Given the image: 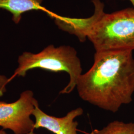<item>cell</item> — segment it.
<instances>
[{
  "label": "cell",
  "mask_w": 134,
  "mask_h": 134,
  "mask_svg": "<svg viewBox=\"0 0 134 134\" xmlns=\"http://www.w3.org/2000/svg\"><path fill=\"white\" fill-rule=\"evenodd\" d=\"M94 7L92 15L84 19L72 18L63 16L53 13L51 16L55 20L58 27L69 34L76 36L80 41L85 42L91 29V27L104 13V4L100 0H91Z\"/></svg>",
  "instance_id": "obj_6"
},
{
  "label": "cell",
  "mask_w": 134,
  "mask_h": 134,
  "mask_svg": "<svg viewBox=\"0 0 134 134\" xmlns=\"http://www.w3.org/2000/svg\"><path fill=\"white\" fill-rule=\"evenodd\" d=\"M18 62V67L9 78V83L15 77H25L27 72L34 69L66 72L70 76V81L60 94H69L74 91L82 71L76 50L69 45L55 47L51 44L38 53L24 52L19 56Z\"/></svg>",
  "instance_id": "obj_2"
},
{
  "label": "cell",
  "mask_w": 134,
  "mask_h": 134,
  "mask_svg": "<svg viewBox=\"0 0 134 134\" xmlns=\"http://www.w3.org/2000/svg\"><path fill=\"white\" fill-rule=\"evenodd\" d=\"M90 134H134V123L114 121L102 129L94 130Z\"/></svg>",
  "instance_id": "obj_8"
},
{
  "label": "cell",
  "mask_w": 134,
  "mask_h": 134,
  "mask_svg": "<svg viewBox=\"0 0 134 134\" xmlns=\"http://www.w3.org/2000/svg\"><path fill=\"white\" fill-rule=\"evenodd\" d=\"M7 77L4 75H0V96H3L6 91V86L8 83Z\"/></svg>",
  "instance_id": "obj_9"
},
{
  "label": "cell",
  "mask_w": 134,
  "mask_h": 134,
  "mask_svg": "<svg viewBox=\"0 0 134 134\" xmlns=\"http://www.w3.org/2000/svg\"><path fill=\"white\" fill-rule=\"evenodd\" d=\"M87 39L96 52L134 51V8L104 12L91 27Z\"/></svg>",
  "instance_id": "obj_3"
},
{
  "label": "cell",
  "mask_w": 134,
  "mask_h": 134,
  "mask_svg": "<svg viewBox=\"0 0 134 134\" xmlns=\"http://www.w3.org/2000/svg\"><path fill=\"white\" fill-rule=\"evenodd\" d=\"M37 102L30 90L23 91L14 102L0 101V127L14 134H35V122L30 117Z\"/></svg>",
  "instance_id": "obj_4"
},
{
  "label": "cell",
  "mask_w": 134,
  "mask_h": 134,
  "mask_svg": "<svg viewBox=\"0 0 134 134\" xmlns=\"http://www.w3.org/2000/svg\"><path fill=\"white\" fill-rule=\"evenodd\" d=\"M133 51L96 52L91 69L81 74L76 88L83 100L103 110L117 112L133 100Z\"/></svg>",
  "instance_id": "obj_1"
},
{
  "label": "cell",
  "mask_w": 134,
  "mask_h": 134,
  "mask_svg": "<svg viewBox=\"0 0 134 134\" xmlns=\"http://www.w3.org/2000/svg\"><path fill=\"white\" fill-rule=\"evenodd\" d=\"M83 110L78 107L68 112L62 117L47 114L39 108L38 102L35 106L32 115L35 118V129L44 128L55 134H77L78 122L74 121L83 114Z\"/></svg>",
  "instance_id": "obj_5"
},
{
  "label": "cell",
  "mask_w": 134,
  "mask_h": 134,
  "mask_svg": "<svg viewBox=\"0 0 134 134\" xmlns=\"http://www.w3.org/2000/svg\"><path fill=\"white\" fill-rule=\"evenodd\" d=\"M130 2L132 3V4L133 6V8L134 9V0H129Z\"/></svg>",
  "instance_id": "obj_11"
},
{
  "label": "cell",
  "mask_w": 134,
  "mask_h": 134,
  "mask_svg": "<svg viewBox=\"0 0 134 134\" xmlns=\"http://www.w3.org/2000/svg\"><path fill=\"white\" fill-rule=\"evenodd\" d=\"M43 0H0V9L9 12L13 15L12 19L19 24L22 14L33 10H42L48 15L52 12L42 5Z\"/></svg>",
  "instance_id": "obj_7"
},
{
  "label": "cell",
  "mask_w": 134,
  "mask_h": 134,
  "mask_svg": "<svg viewBox=\"0 0 134 134\" xmlns=\"http://www.w3.org/2000/svg\"><path fill=\"white\" fill-rule=\"evenodd\" d=\"M0 134H8L3 130H0Z\"/></svg>",
  "instance_id": "obj_10"
}]
</instances>
